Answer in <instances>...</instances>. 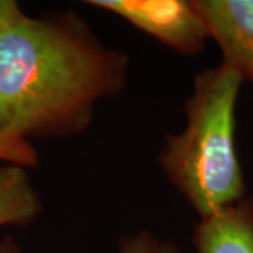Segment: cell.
<instances>
[{
	"mask_svg": "<svg viewBox=\"0 0 253 253\" xmlns=\"http://www.w3.org/2000/svg\"><path fill=\"white\" fill-rule=\"evenodd\" d=\"M129 56L73 10L41 16L10 0L0 17V131L31 142L81 135L126 86Z\"/></svg>",
	"mask_w": 253,
	"mask_h": 253,
	"instance_id": "obj_1",
	"label": "cell"
},
{
	"mask_svg": "<svg viewBox=\"0 0 253 253\" xmlns=\"http://www.w3.org/2000/svg\"><path fill=\"white\" fill-rule=\"evenodd\" d=\"M244 79L221 62L196 75L184 103L186 126L166 134L158 165L199 217L246 196L236 148V103Z\"/></svg>",
	"mask_w": 253,
	"mask_h": 253,
	"instance_id": "obj_2",
	"label": "cell"
},
{
	"mask_svg": "<svg viewBox=\"0 0 253 253\" xmlns=\"http://www.w3.org/2000/svg\"><path fill=\"white\" fill-rule=\"evenodd\" d=\"M183 56L201 54L211 34L196 0H87Z\"/></svg>",
	"mask_w": 253,
	"mask_h": 253,
	"instance_id": "obj_3",
	"label": "cell"
},
{
	"mask_svg": "<svg viewBox=\"0 0 253 253\" xmlns=\"http://www.w3.org/2000/svg\"><path fill=\"white\" fill-rule=\"evenodd\" d=\"M222 62L253 84V0H196Z\"/></svg>",
	"mask_w": 253,
	"mask_h": 253,
	"instance_id": "obj_4",
	"label": "cell"
},
{
	"mask_svg": "<svg viewBox=\"0 0 253 253\" xmlns=\"http://www.w3.org/2000/svg\"><path fill=\"white\" fill-rule=\"evenodd\" d=\"M191 242L197 253H253V197L200 218Z\"/></svg>",
	"mask_w": 253,
	"mask_h": 253,
	"instance_id": "obj_5",
	"label": "cell"
},
{
	"mask_svg": "<svg viewBox=\"0 0 253 253\" xmlns=\"http://www.w3.org/2000/svg\"><path fill=\"white\" fill-rule=\"evenodd\" d=\"M42 211L44 203L27 168L0 163V228L31 225Z\"/></svg>",
	"mask_w": 253,
	"mask_h": 253,
	"instance_id": "obj_6",
	"label": "cell"
},
{
	"mask_svg": "<svg viewBox=\"0 0 253 253\" xmlns=\"http://www.w3.org/2000/svg\"><path fill=\"white\" fill-rule=\"evenodd\" d=\"M118 253H181V249L174 241L163 239L149 229H141L120 239Z\"/></svg>",
	"mask_w": 253,
	"mask_h": 253,
	"instance_id": "obj_7",
	"label": "cell"
},
{
	"mask_svg": "<svg viewBox=\"0 0 253 253\" xmlns=\"http://www.w3.org/2000/svg\"><path fill=\"white\" fill-rule=\"evenodd\" d=\"M0 163H13L23 168H36L38 152L33 142L10 131H0Z\"/></svg>",
	"mask_w": 253,
	"mask_h": 253,
	"instance_id": "obj_8",
	"label": "cell"
},
{
	"mask_svg": "<svg viewBox=\"0 0 253 253\" xmlns=\"http://www.w3.org/2000/svg\"><path fill=\"white\" fill-rule=\"evenodd\" d=\"M0 253H21V251L11 236H6L0 241Z\"/></svg>",
	"mask_w": 253,
	"mask_h": 253,
	"instance_id": "obj_9",
	"label": "cell"
},
{
	"mask_svg": "<svg viewBox=\"0 0 253 253\" xmlns=\"http://www.w3.org/2000/svg\"><path fill=\"white\" fill-rule=\"evenodd\" d=\"M9 1L10 0H0V17L3 16L4 10L7 9V6H9Z\"/></svg>",
	"mask_w": 253,
	"mask_h": 253,
	"instance_id": "obj_10",
	"label": "cell"
}]
</instances>
